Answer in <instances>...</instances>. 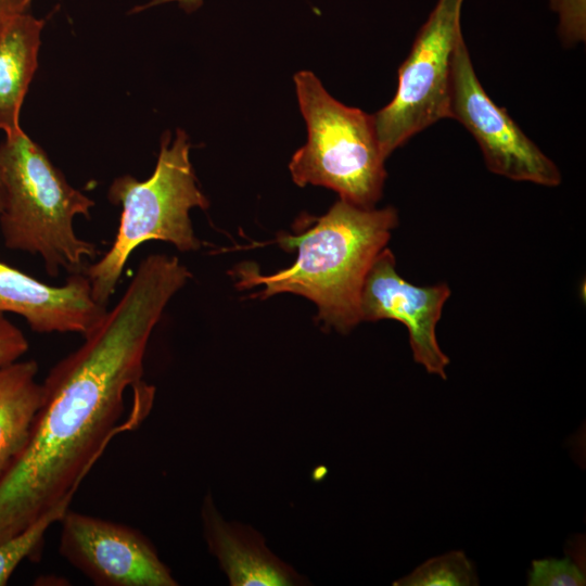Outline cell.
<instances>
[{
    "mask_svg": "<svg viewBox=\"0 0 586 586\" xmlns=\"http://www.w3.org/2000/svg\"><path fill=\"white\" fill-rule=\"evenodd\" d=\"M68 507L64 505L50 510L22 532L0 543V586L8 584L23 560L39 555L46 533L52 524L60 522Z\"/></svg>",
    "mask_w": 586,
    "mask_h": 586,
    "instance_id": "cell-15",
    "label": "cell"
},
{
    "mask_svg": "<svg viewBox=\"0 0 586 586\" xmlns=\"http://www.w3.org/2000/svg\"><path fill=\"white\" fill-rule=\"evenodd\" d=\"M59 551L98 586H176L153 544L128 525L67 510Z\"/></svg>",
    "mask_w": 586,
    "mask_h": 586,
    "instance_id": "cell-8",
    "label": "cell"
},
{
    "mask_svg": "<svg viewBox=\"0 0 586 586\" xmlns=\"http://www.w3.org/2000/svg\"><path fill=\"white\" fill-rule=\"evenodd\" d=\"M189 277L177 258L149 255L82 344L50 369L28 441L0 475V543L69 506L113 437L146 418L125 416L126 391L143 381L152 331Z\"/></svg>",
    "mask_w": 586,
    "mask_h": 586,
    "instance_id": "cell-1",
    "label": "cell"
},
{
    "mask_svg": "<svg viewBox=\"0 0 586 586\" xmlns=\"http://www.w3.org/2000/svg\"><path fill=\"white\" fill-rule=\"evenodd\" d=\"M462 3L463 0H437L398 68L394 98L373 115L385 157L415 135L449 117L453 56L463 38Z\"/></svg>",
    "mask_w": 586,
    "mask_h": 586,
    "instance_id": "cell-6",
    "label": "cell"
},
{
    "mask_svg": "<svg viewBox=\"0 0 586 586\" xmlns=\"http://www.w3.org/2000/svg\"><path fill=\"white\" fill-rule=\"evenodd\" d=\"M38 364L15 360L0 367V475L26 445L42 403Z\"/></svg>",
    "mask_w": 586,
    "mask_h": 586,
    "instance_id": "cell-13",
    "label": "cell"
},
{
    "mask_svg": "<svg viewBox=\"0 0 586 586\" xmlns=\"http://www.w3.org/2000/svg\"><path fill=\"white\" fill-rule=\"evenodd\" d=\"M4 204L0 231L13 251L39 255L50 277L82 272L97 255L74 230L76 216L90 218L93 200L72 187L43 149L23 129L0 143Z\"/></svg>",
    "mask_w": 586,
    "mask_h": 586,
    "instance_id": "cell-3",
    "label": "cell"
},
{
    "mask_svg": "<svg viewBox=\"0 0 586 586\" xmlns=\"http://www.w3.org/2000/svg\"><path fill=\"white\" fill-rule=\"evenodd\" d=\"M294 84L308 139L289 164L293 181L332 189L343 201L373 208L386 178L373 115L334 99L310 71L296 73Z\"/></svg>",
    "mask_w": 586,
    "mask_h": 586,
    "instance_id": "cell-5",
    "label": "cell"
},
{
    "mask_svg": "<svg viewBox=\"0 0 586 586\" xmlns=\"http://www.w3.org/2000/svg\"><path fill=\"white\" fill-rule=\"evenodd\" d=\"M44 21L29 12L13 18L0 30V131L22 130L21 109L38 67Z\"/></svg>",
    "mask_w": 586,
    "mask_h": 586,
    "instance_id": "cell-12",
    "label": "cell"
},
{
    "mask_svg": "<svg viewBox=\"0 0 586 586\" xmlns=\"http://www.w3.org/2000/svg\"><path fill=\"white\" fill-rule=\"evenodd\" d=\"M551 8L560 15L559 31L568 43L585 38V0H550Z\"/></svg>",
    "mask_w": 586,
    "mask_h": 586,
    "instance_id": "cell-17",
    "label": "cell"
},
{
    "mask_svg": "<svg viewBox=\"0 0 586 586\" xmlns=\"http://www.w3.org/2000/svg\"><path fill=\"white\" fill-rule=\"evenodd\" d=\"M106 310L92 297L84 271L71 273L62 285H50L0 262V314L23 317L35 332L84 336Z\"/></svg>",
    "mask_w": 586,
    "mask_h": 586,
    "instance_id": "cell-10",
    "label": "cell"
},
{
    "mask_svg": "<svg viewBox=\"0 0 586 586\" xmlns=\"http://www.w3.org/2000/svg\"><path fill=\"white\" fill-rule=\"evenodd\" d=\"M190 148L186 131L178 128L173 141L171 133L166 131L149 179L140 181L123 175L111 183L107 199L122 207L119 226L110 250L84 270L97 303L107 305L131 253L139 245L158 240L171 243L181 252L200 247L190 211L206 209L209 203L198 186Z\"/></svg>",
    "mask_w": 586,
    "mask_h": 586,
    "instance_id": "cell-4",
    "label": "cell"
},
{
    "mask_svg": "<svg viewBox=\"0 0 586 586\" xmlns=\"http://www.w3.org/2000/svg\"><path fill=\"white\" fill-rule=\"evenodd\" d=\"M397 225L392 206L362 208L340 199L306 231L278 239L283 249H297L291 267L265 276L244 264L237 268V286L263 285L255 295L259 297L282 292L303 295L317 305L318 319L326 327L346 333L361 321L366 277Z\"/></svg>",
    "mask_w": 586,
    "mask_h": 586,
    "instance_id": "cell-2",
    "label": "cell"
},
{
    "mask_svg": "<svg viewBox=\"0 0 586 586\" xmlns=\"http://www.w3.org/2000/svg\"><path fill=\"white\" fill-rule=\"evenodd\" d=\"M449 118L457 119L471 132L492 173L545 187L561 183L558 166L522 131L507 110L488 97L463 38L453 56Z\"/></svg>",
    "mask_w": 586,
    "mask_h": 586,
    "instance_id": "cell-7",
    "label": "cell"
},
{
    "mask_svg": "<svg viewBox=\"0 0 586 586\" xmlns=\"http://www.w3.org/2000/svg\"><path fill=\"white\" fill-rule=\"evenodd\" d=\"M33 0H0V30L16 16L28 12Z\"/></svg>",
    "mask_w": 586,
    "mask_h": 586,
    "instance_id": "cell-19",
    "label": "cell"
},
{
    "mask_svg": "<svg viewBox=\"0 0 586 586\" xmlns=\"http://www.w3.org/2000/svg\"><path fill=\"white\" fill-rule=\"evenodd\" d=\"M203 1L204 0H151L145 4L135 7L131 10V13H139L146 9L169 2H176L186 13H193L202 7Z\"/></svg>",
    "mask_w": 586,
    "mask_h": 586,
    "instance_id": "cell-20",
    "label": "cell"
},
{
    "mask_svg": "<svg viewBox=\"0 0 586 586\" xmlns=\"http://www.w3.org/2000/svg\"><path fill=\"white\" fill-rule=\"evenodd\" d=\"M204 536L209 551L233 586L296 585L302 578L266 547L263 537L222 520L209 495L202 507Z\"/></svg>",
    "mask_w": 586,
    "mask_h": 586,
    "instance_id": "cell-11",
    "label": "cell"
},
{
    "mask_svg": "<svg viewBox=\"0 0 586 586\" xmlns=\"http://www.w3.org/2000/svg\"><path fill=\"white\" fill-rule=\"evenodd\" d=\"M451 292L446 283L420 286L396 270L394 254L384 249L372 264L360 297L361 321L393 319L408 330L413 359L430 374L446 380L449 358L436 339V324Z\"/></svg>",
    "mask_w": 586,
    "mask_h": 586,
    "instance_id": "cell-9",
    "label": "cell"
},
{
    "mask_svg": "<svg viewBox=\"0 0 586 586\" xmlns=\"http://www.w3.org/2000/svg\"><path fill=\"white\" fill-rule=\"evenodd\" d=\"M28 347L24 333L0 314V367L18 360Z\"/></svg>",
    "mask_w": 586,
    "mask_h": 586,
    "instance_id": "cell-18",
    "label": "cell"
},
{
    "mask_svg": "<svg viewBox=\"0 0 586 586\" xmlns=\"http://www.w3.org/2000/svg\"><path fill=\"white\" fill-rule=\"evenodd\" d=\"M394 586H472L479 585L473 563L463 551L455 550L431 558Z\"/></svg>",
    "mask_w": 586,
    "mask_h": 586,
    "instance_id": "cell-14",
    "label": "cell"
},
{
    "mask_svg": "<svg viewBox=\"0 0 586 586\" xmlns=\"http://www.w3.org/2000/svg\"><path fill=\"white\" fill-rule=\"evenodd\" d=\"M3 204H4V187H3L1 170H0V213L3 208Z\"/></svg>",
    "mask_w": 586,
    "mask_h": 586,
    "instance_id": "cell-21",
    "label": "cell"
},
{
    "mask_svg": "<svg viewBox=\"0 0 586 586\" xmlns=\"http://www.w3.org/2000/svg\"><path fill=\"white\" fill-rule=\"evenodd\" d=\"M584 571L570 558L542 559L532 562L528 573L530 586H579L585 585Z\"/></svg>",
    "mask_w": 586,
    "mask_h": 586,
    "instance_id": "cell-16",
    "label": "cell"
}]
</instances>
